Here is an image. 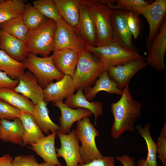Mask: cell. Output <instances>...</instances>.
<instances>
[{
  "mask_svg": "<svg viewBox=\"0 0 166 166\" xmlns=\"http://www.w3.org/2000/svg\"><path fill=\"white\" fill-rule=\"evenodd\" d=\"M95 83L93 87L84 90V95L89 101H92L97 93L101 91L121 96L122 94V90L118 89L117 83L110 78L106 70L103 72Z\"/></svg>",
  "mask_w": 166,
  "mask_h": 166,
  "instance_id": "603a6c76",
  "label": "cell"
},
{
  "mask_svg": "<svg viewBox=\"0 0 166 166\" xmlns=\"http://www.w3.org/2000/svg\"><path fill=\"white\" fill-rule=\"evenodd\" d=\"M33 6L47 18L57 23L62 18L53 0H36L33 1Z\"/></svg>",
  "mask_w": 166,
  "mask_h": 166,
  "instance_id": "d6a6232c",
  "label": "cell"
},
{
  "mask_svg": "<svg viewBox=\"0 0 166 166\" xmlns=\"http://www.w3.org/2000/svg\"><path fill=\"white\" fill-rule=\"evenodd\" d=\"M111 22L114 42L129 51H135L130 31L123 14V10L112 8Z\"/></svg>",
  "mask_w": 166,
  "mask_h": 166,
  "instance_id": "8fae6325",
  "label": "cell"
},
{
  "mask_svg": "<svg viewBox=\"0 0 166 166\" xmlns=\"http://www.w3.org/2000/svg\"><path fill=\"white\" fill-rule=\"evenodd\" d=\"M166 13V0H156L149 4L141 14L146 19L149 25L146 47L150 44L160 28L165 19Z\"/></svg>",
  "mask_w": 166,
  "mask_h": 166,
  "instance_id": "7c38bea8",
  "label": "cell"
},
{
  "mask_svg": "<svg viewBox=\"0 0 166 166\" xmlns=\"http://www.w3.org/2000/svg\"><path fill=\"white\" fill-rule=\"evenodd\" d=\"M85 48L99 59L106 71L112 67L144 58L136 51L128 50L114 42L101 47L86 45Z\"/></svg>",
  "mask_w": 166,
  "mask_h": 166,
  "instance_id": "5b68a950",
  "label": "cell"
},
{
  "mask_svg": "<svg viewBox=\"0 0 166 166\" xmlns=\"http://www.w3.org/2000/svg\"><path fill=\"white\" fill-rule=\"evenodd\" d=\"M4 0H0V2H3Z\"/></svg>",
  "mask_w": 166,
  "mask_h": 166,
  "instance_id": "f6af8a7d",
  "label": "cell"
},
{
  "mask_svg": "<svg viewBox=\"0 0 166 166\" xmlns=\"http://www.w3.org/2000/svg\"><path fill=\"white\" fill-rule=\"evenodd\" d=\"M20 119L24 128V146L36 143L45 136L31 114L22 112Z\"/></svg>",
  "mask_w": 166,
  "mask_h": 166,
  "instance_id": "484cf974",
  "label": "cell"
},
{
  "mask_svg": "<svg viewBox=\"0 0 166 166\" xmlns=\"http://www.w3.org/2000/svg\"><path fill=\"white\" fill-rule=\"evenodd\" d=\"M38 166H55L52 164L45 162L39 164Z\"/></svg>",
  "mask_w": 166,
  "mask_h": 166,
  "instance_id": "ee69618b",
  "label": "cell"
},
{
  "mask_svg": "<svg viewBox=\"0 0 166 166\" xmlns=\"http://www.w3.org/2000/svg\"><path fill=\"white\" fill-rule=\"evenodd\" d=\"M86 45L74 29L63 19L57 23L53 51L66 49L81 50L85 48Z\"/></svg>",
  "mask_w": 166,
  "mask_h": 166,
  "instance_id": "9c48e42d",
  "label": "cell"
},
{
  "mask_svg": "<svg viewBox=\"0 0 166 166\" xmlns=\"http://www.w3.org/2000/svg\"><path fill=\"white\" fill-rule=\"evenodd\" d=\"M22 17L29 30L38 27L46 19V18L35 7L30 3L26 4Z\"/></svg>",
  "mask_w": 166,
  "mask_h": 166,
  "instance_id": "1f68e13d",
  "label": "cell"
},
{
  "mask_svg": "<svg viewBox=\"0 0 166 166\" xmlns=\"http://www.w3.org/2000/svg\"><path fill=\"white\" fill-rule=\"evenodd\" d=\"M18 83V80L11 78L5 73L0 71V89H14Z\"/></svg>",
  "mask_w": 166,
  "mask_h": 166,
  "instance_id": "ab89813d",
  "label": "cell"
},
{
  "mask_svg": "<svg viewBox=\"0 0 166 166\" xmlns=\"http://www.w3.org/2000/svg\"><path fill=\"white\" fill-rule=\"evenodd\" d=\"M136 166H148V165L146 162L145 159H141L138 161Z\"/></svg>",
  "mask_w": 166,
  "mask_h": 166,
  "instance_id": "7bdbcfd3",
  "label": "cell"
},
{
  "mask_svg": "<svg viewBox=\"0 0 166 166\" xmlns=\"http://www.w3.org/2000/svg\"><path fill=\"white\" fill-rule=\"evenodd\" d=\"M0 49L16 61L22 62L29 53L25 42L0 30Z\"/></svg>",
  "mask_w": 166,
  "mask_h": 166,
  "instance_id": "d6986e66",
  "label": "cell"
},
{
  "mask_svg": "<svg viewBox=\"0 0 166 166\" xmlns=\"http://www.w3.org/2000/svg\"><path fill=\"white\" fill-rule=\"evenodd\" d=\"M157 144L158 157L163 164L166 165V123L162 128L160 136L158 138Z\"/></svg>",
  "mask_w": 166,
  "mask_h": 166,
  "instance_id": "8d00e7d4",
  "label": "cell"
},
{
  "mask_svg": "<svg viewBox=\"0 0 166 166\" xmlns=\"http://www.w3.org/2000/svg\"><path fill=\"white\" fill-rule=\"evenodd\" d=\"M115 158L123 166H135L134 158L128 155L124 154L121 156H116Z\"/></svg>",
  "mask_w": 166,
  "mask_h": 166,
  "instance_id": "60d3db41",
  "label": "cell"
},
{
  "mask_svg": "<svg viewBox=\"0 0 166 166\" xmlns=\"http://www.w3.org/2000/svg\"><path fill=\"white\" fill-rule=\"evenodd\" d=\"M21 62L25 68L34 75L39 84L44 89L53 80H59L64 76L55 66L52 56L40 57L29 53Z\"/></svg>",
  "mask_w": 166,
  "mask_h": 166,
  "instance_id": "52a82bcc",
  "label": "cell"
},
{
  "mask_svg": "<svg viewBox=\"0 0 166 166\" xmlns=\"http://www.w3.org/2000/svg\"><path fill=\"white\" fill-rule=\"evenodd\" d=\"M57 23L46 18L37 28L29 30L25 42L29 53L42 57H48L54 48V35Z\"/></svg>",
  "mask_w": 166,
  "mask_h": 166,
  "instance_id": "277c9868",
  "label": "cell"
},
{
  "mask_svg": "<svg viewBox=\"0 0 166 166\" xmlns=\"http://www.w3.org/2000/svg\"><path fill=\"white\" fill-rule=\"evenodd\" d=\"M117 5L109 3L111 8H117L141 14L150 3L143 0H118Z\"/></svg>",
  "mask_w": 166,
  "mask_h": 166,
  "instance_id": "836d02e7",
  "label": "cell"
},
{
  "mask_svg": "<svg viewBox=\"0 0 166 166\" xmlns=\"http://www.w3.org/2000/svg\"><path fill=\"white\" fill-rule=\"evenodd\" d=\"M99 59L85 48L80 50L76 68L72 77L75 90L91 87L103 71Z\"/></svg>",
  "mask_w": 166,
  "mask_h": 166,
  "instance_id": "3957f363",
  "label": "cell"
},
{
  "mask_svg": "<svg viewBox=\"0 0 166 166\" xmlns=\"http://www.w3.org/2000/svg\"><path fill=\"white\" fill-rule=\"evenodd\" d=\"M114 121L110 132L114 139H119L126 131L135 132V123L141 117V105L132 97L127 85L122 90L120 99L111 105Z\"/></svg>",
  "mask_w": 166,
  "mask_h": 166,
  "instance_id": "6da1fadb",
  "label": "cell"
},
{
  "mask_svg": "<svg viewBox=\"0 0 166 166\" xmlns=\"http://www.w3.org/2000/svg\"><path fill=\"white\" fill-rule=\"evenodd\" d=\"M150 123L145 124L142 127L140 124L135 125V128L138 132L145 141L148 154L146 161L148 166H157L156 161L157 148L156 143L152 139L150 132Z\"/></svg>",
  "mask_w": 166,
  "mask_h": 166,
  "instance_id": "f546056e",
  "label": "cell"
},
{
  "mask_svg": "<svg viewBox=\"0 0 166 166\" xmlns=\"http://www.w3.org/2000/svg\"><path fill=\"white\" fill-rule=\"evenodd\" d=\"M60 110L61 116L58 117L59 125V130L64 134L69 133L73 124L86 117H89L93 113L89 110L82 108L75 109L71 108L67 106L63 102L53 103Z\"/></svg>",
  "mask_w": 166,
  "mask_h": 166,
  "instance_id": "e0dca14e",
  "label": "cell"
},
{
  "mask_svg": "<svg viewBox=\"0 0 166 166\" xmlns=\"http://www.w3.org/2000/svg\"><path fill=\"white\" fill-rule=\"evenodd\" d=\"M0 140L24 146L23 137L24 128L20 118H16L13 121L0 120Z\"/></svg>",
  "mask_w": 166,
  "mask_h": 166,
  "instance_id": "44dd1931",
  "label": "cell"
},
{
  "mask_svg": "<svg viewBox=\"0 0 166 166\" xmlns=\"http://www.w3.org/2000/svg\"><path fill=\"white\" fill-rule=\"evenodd\" d=\"M68 106L73 109L82 108L89 110L94 115L95 121L94 125L97 124L98 117L103 114V104L101 102L88 101L85 97L83 90H77L75 94L69 96L64 103Z\"/></svg>",
  "mask_w": 166,
  "mask_h": 166,
  "instance_id": "7402d4cb",
  "label": "cell"
},
{
  "mask_svg": "<svg viewBox=\"0 0 166 166\" xmlns=\"http://www.w3.org/2000/svg\"><path fill=\"white\" fill-rule=\"evenodd\" d=\"M81 2L87 6L93 21L97 34L96 47L105 46L113 42L112 9L105 1L81 0Z\"/></svg>",
  "mask_w": 166,
  "mask_h": 166,
  "instance_id": "7a4b0ae2",
  "label": "cell"
},
{
  "mask_svg": "<svg viewBox=\"0 0 166 166\" xmlns=\"http://www.w3.org/2000/svg\"><path fill=\"white\" fill-rule=\"evenodd\" d=\"M146 48L148 53L145 60L148 65L156 70H164V58L166 51L165 19L156 35Z\"/></svg>",
  "mask_w": 166,
  "mask_h": 166,
  "instance_id": "ba28073f",
  "label": "cell"
},
{
  "mask_svg": "<svg viewBox=\"0 0 166 166\" xmlns=\"http://www.w3.org/2000/svg\"><path fill=\"white\" fill-rule=\"evenodd\" d=\"M0 98L22 112L31 114L35 105L29 99L13 89H0Z\"/></svg>",
  "mask_w": 166,
  "mask_h": 166,
  "instance_id": "4316f807",
  "label": "cell"
},
{
  "mask_svg": "<svg viewBox=\"0 0 166 166\" xmlns=\"http://www.w3.org/2000/svg\"><path fill=\"white\" fill-rule=\"evenodd\" d=\"M22 111L0 98V120L8 121L20 118Z\"/></svg>",
  "mask_w": 166,
  "mask_h": 166,
  "instance_id": "e575fe53",
  "label": "cell"
},
{
  "mask_svg": "<svg viewBox=\"0 0 166 166\" xmlns=\"http://www.w3.org/2000/svg\"><path fill=\"white\" fill-rule=\"evenodd\" d=\"M39 164L33 155H20L13 159L11 166H38Z\"/></svg>",
  "mask_w": 166,
  "mask_h": 166,
  "instance_id": "74e56055",
  "label": "cell"
},
{
  "mask_svg": "<svg viewBox=\"0 0 166 166\" xmlns=\"http://www.w3.org/2000/svg\"><path fill=\"white\" fill-rule=\"evenodd\" d=\"M147 65L145 59L143 58L112 67L106 71L110 78L117 83L118 89L122 90L129 84L132 78Z\"/></svg>",
  "mask_w": 166,
  "mask_h": 166,
  "instance_id": "4fadbf2b",
  "label": "cell"
},
{
  "mask_svg": "<svg viewBox=\"0 0 166 166\" xmlns=\"http://www.w3.org/2000/svg\"></svg>",
  "mask_w": 166,
  "mask_h": 166,
  "instance_id": "bcb514c9",
  "label": "cell"
},
{
  "mask_svg": "<svg viewBox=\"0 0 166 166\" xmlns=\"http://www.w3.org/2000/svg\"><path fill=\"white\" fill-rule=\"evenodd\" d=\"M0 28L25 42L29 31L22 15L0 23Z\"/></svg>",
  "mask_w": 166,
  "mask_h": 166,
  "instance_id": "4dcf8cb0",
  "label": "cell"
},
{
  "mask_svg": "<svg viewBox=\"0 0 166 166\" xmlns=\"http://www.w3.org/2000/svg\"><path fill=\"white\" fill-rule=\"evenodd\" d=\"M74 30L86 45L96 47L97 34L95 27L87 6L81 2V0L79 20Z\"/></svg>",
  "mask_w": 166,
  "mask_h": 166,
  "instance_id": "5bb4252c",
  "label": "cell"
},
{
  "mask_svg": "<svg viewBox=\"0 0 166 166\" xmlns=\"http://www.w3.org/2000/svg\"><path fill=\"white\" fill-rule=\"evenodd\" d=\"M77 166H115L114 158L112 156H103L94 160L84 164H78Z\"/></svg>",
  "mask_w": 166,
  "mask_h": 166,
  "instance_id": "f35d334b",
  "label": "cell"
},
{
  "mask_svg": "<svg viewBox=\"0 0 166 166\" xmlns=\"http://www.w3.org/2000/svg\"><path fill=\"white\" fill-rule=\"evenodd\" d=\"M81 50L66 49L53 51L51 56L56 68L64 75H68L72 77L76 68Z\"/></svg>",
  "mask_w": 166,
  "mask_h": 166,
  "instance_id": "ac0fdd59",
  "label": "cell"
},
{
  "mask_svg": "<svg viewBox=\"0 0 166 166\" xmlns=\"http://www.w3.org/2000/svg\"><path fill=\"white\" fill-rule=\"evenodd\" d=\"M123 14L128 29L134 38L139 37L140 32V25L139 14L123 10Z\"/></svg>",
  "mask_w": 166,
  "mask_h": 166,
  "instance_id": "d590c367",
  "label": "cell"
},
{
  "mask_svg": "<svg viewBox=\"0 0 166 166\" xmlns=\"http://www.w3.org/2000/svg\"><path fill=\"white\" fill-rule=\"evenodd\" d=\"M62 19L74 29L79 18L81 0H53Z\"/></svg>",
  "mask_w": 166,
  "mask_h": 166,
  "instance_id": "cb8c5ba5",
  "label": "cell"
},
{
  "mask_svg": "<svg viewBox=\"0 0 166 166\" xmlns=\"http://www.w3.org/2000/svg\"><path fill=\"white\" fill-rule=\"evenodd\" d=\"M75 91L72 77L65 75L61 79L50 83L43 89L44 101L47 103L63 102L64 99H67Z\"/></svg>",
  "mask_w": 166,
  "mask_h": 166,
  "instance_id": "2e32d148",
  "label": "cell"
},
{
  "mask_svg": "<svg viewBox=\"0 0 166 166\" xmlns=\"http://www.w3.org/2000/svg\"><path fill=\"white\" fill-rule=\"evenodd\" d=\"M25 69L21 62L16 61L0 50V71L5 73L11 78L18 80L24 72Z\"/></svg>",
  "mask_w": 166,
  "mask_h": 166,
  "instance_id": "f1b7e54d",
  "label": "cell"
},
{
  "mask_svg": "<svg viewBox=\"0 0 166 166\" xmlns=\"http://www.w3.org/2000/svg\"><path fill=\"white\" fill-rule=\"evenodd\" d=\"M26 4L25 0H4L0 2V24L22 16Z\"/></svg>",
  "mask_w": 166,
  "mask_h": 166,
  "instance_id": "83f0119b",
  "label": "cell"
},
{
  "mask_svg": "<svg viewBox=\"0 0 166 166\" xmlns=\"http://www.w3.org/2000/svg\"><path fill=\"white\" fill-rule=\"evenodd\" d=\"M77 122L75 134L81 144L80 147L81 162L79 164H87L102 157L103 156L97 148L95 142L96 138L99 136V132L89 117H85Z\"/></svg>",
  "mask_w": 166,
  "mask_h": 166,
  "instance_id": "8992f818",
  "label": "cell"
},
{
  "mask_svg": "<svg viewBox=\"0 0 166 166\" xmlns=\"http://www.w3.org/2000/svg\"><path fill=\"white\" fill-rule=\"evenodd\" d=\"M13 158L8 154L0 157V166H11Z\"/></svg>",
  "mask_w": 166,
  "mask_h": 166,
  "instance_id": "b9f144b4",
  "label": "cell"
},
{
  "mask_svg": "<svg viewBox=\"0 0 166 166\" xmlns=\"http://www.w3.org/2000/svg\"><path fill=\"white\" fill-rule=\"evenodd\" d=\"M58 136L61 143L59 148H56L57 157H61L65 160L66 166H77L80 164L79 140L76 136L75 130L72 129L67 134H64L58 131Z\"/></svg>",
  "mask_w": 166,
  "mask_h": 166,
  "instance_id": "30bf717a",
  "label": "cell"
},
{
  "mask_svg": "<svg viewBox=\"0 0 166 166\" xmlns=\"http://www.w3.org/2000/svg\"><path fill=\"white\" fill-rule=\"evenodd\" d=\"M47 104L44 100L39 102L35 105L31 114L42 131L48 135L50 132L58 131L59 127L50 119Z\"/></svg>",
  "mask_w": 166,
  "mask_h": 166,
  "instance_id": "d4e9b609",
  "label": "cell"
},
{
  "mask_svg": "<svg viewBox=\"0 0 166 166\" xmlns=\"http://www.w3.org/2000/svg\"><path fill=\"white\" fill-rule=\"evenodd\" d=\"M18 80V84L14 89V91L29 99L34 105L44 100L43 89L32 73L28 71L24 72Z\"/></svg>",
  "mask_w": 166,
  "mask_h": 166,
  "instance_id": "9a60e30c",
  "label": "cell"
},
{
  "mask_svg": "<svg viewBox=\"0 0 166 166\" xmlns=\"http://www.w3.org/2000/svg\"><path fill=\"white\" fill-rule=\"evenodd\" d=\"M57 132L41 139L35 143L29 144L30 148L35 152L44 161L55 166H62L58 160L55 147V141Z\"/></svg>",
  "mask_w": 166,
  "mask_h": 166,
  "instance_id": "ffe728a7",
  "label": "cell"
}]
</instances>
